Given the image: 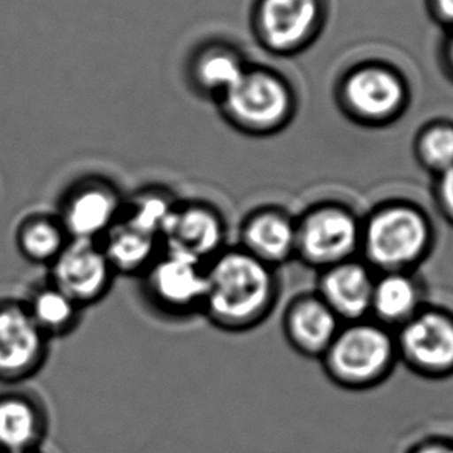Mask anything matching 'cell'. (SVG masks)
Instances as JSON below:
<instances>
[{
  "instance_id": "cell-28",
  "label": "cell",
  "mask_w": 453,
  "mask_h": 453,
  "mask_svg": "<svg viewBox=\"0 0 453 453\" xmlns=\"http://www.w3.org/2000/svg\"><path fill=\"white\" fill-rule=\"evenodd\" d=\"M30 453H42L41 450H36V452H30Z\"/></svg>"
},
{
  "instance_id": "cell-22",
  "label": "cell",
  "mask_w": 453,
  "mask_h": 453,
  "mask_svg": "<svg viewBox=\"0 0 453 453\" xmlns=\"http://www.w3.org/2000/svg\"><path fill=\"white\" fill-rule=\"evenodd\" d=\"M403 90L395 76L384 70H364L348 84V98L359 112L384 117L396 109Z\"/></svg>"
},
{
  "instance_id": "cell-3",
  "label": "cell",
  "mask_w": 453,
  "mask_h": 453,
  "mask_svg": "<svg viewBox=\"0 0 453 453\" xmlns=\"http://www.w3.org/2000/svg\"><path fill=\"white\" fill-rule=\"evenodd\" d=\"M205 265L183 253L162 249L139 277L146 303L170 319L201 315L207 286Z\"/></svg>"
},
{
  "instance_id": "cell-6",
  "label": "cell",
  "mask_w": 453,
  "mask_h": 453,
  "mask_svg": "<svg viewBox=\"0 0 453 453\" xmlns=\"http://www.w3.org/2000/svg\"><path fill=\"white\" fill-rule=\"evenodd\" d=\"M125 196L104 177H82L58 203L57 216L72 241H98L120 219Z\"/></svg>"
},
{
  "instance_id": "cell-26",
  "label": "cell",
  "mask_w": 453,
  "mask_h": 453,
  "mask_svg": "<svg viewBox=\"0 0 453 453\" xmlns=\"http://www.w3.org/2000/svg\"><path fill=\"white\" fill-rule=\"evenodd\" d=\"M413 453H453V444L447 441H434L418 447Z\"/></svg>"
},
{
  "instance_id": "cell-11",
  "label": "cell",
  "mask_w": 453,
  "mask_h": 453,
  "mask_svg": "<svg viewBox=\"0 0 453 453\" xmlns=\"http://www.w3.org/2000/svg\"><path fill=\"white\" fill-rule=\"evenodd\" d=\"M360 238L353 216L326 208L309 214L296 228V253L309 265L327 269L351 258L360 246Z\"/></svg>"
},
{
  "instance_id": "cell-9",
  "label": "cell",
  "mask_w": 453,
  "mask_h": 453,
  "mask_svg": "<svg viewBox=\"0 0 453 453\" xmlns=\"http://www.w3.org/2000/svg\"><path fill=\"white\" fill-rule=\"evenodd\" d=\"M288 103L281 81L265 72L247 69L216 104L230 125L246 131H265L283 119Z\"/></svg>"
},
{
  "instance_id": "cell-23",
  "label": "cell",
  "mask_w": 453,
  "mask_h": 453,
  "mask_svg": "<svg viewBox=\"0 0 453 453\" xmlns=\"http://www.w3.org/2000/svg\"><path fill=\"white\" fill-rule=\"evenodd\" d=\"M179 202L170 189L145 187L125 197L120 219L160 240L166 222ZM162 242V241H160Z\"/></svg>"
},
{
  "instance_id": "cell-10",
  "label": "cell",
  "mask_w": 453,
  "mask_h": 453,
  "mask_svg": "<svg viewBox=\"0 0 453 453\" xmlns=\"http://www.w3.org/2000/svg\"><path fill=\"white\" fill-rule=\"evenodd\" d=\"M396 349L416 372L444 376L453 372V317L440 311H418L403 323Z\"/></svg>"
},
{
  "instance_id": "cell-18",
  "label": "cell",
  "mask_w": 453,
  "mask_h": 453,
  "mask_svg": "<svg viewBox=\"0 0 453 453\" xmlns=\"http://www.w3.org/2000/svg\"><path fill=\"white\" fill-rule=\"evenodd\" d=\"M315 0H263L258 8L259 36L273 49L296 44L314 22Z\"/></svg>"
},
{
  "instance_id": "cell-12",
  "label": "cell",
  "mask_w": 453,
  "mask_h": 453,
  "mask_svg": "<svg viewBox=\"0 0 453 453\" xmlns=\"http://www.w3.org/2000/svg\"><path fill=\"white\" fill-rule=\"evenodd\" d=\"M49 428V411L39 397L22 390L0 393V453L41 450Z\"/></svg>"
},
{
  "instance_id": "cell-20",
  "label": "cell",
  "mask_w": 453,
  "mask_h": 453,
  "mask_svg": "<svg viewBox=\"0 0 453 453\" xmlns=\"http://www.w3.org/2000/svg\"><path fill=\"white\" fill-rule=\"evenodd\" d=\"M16 247L32 265L49 267L69 244L70 238L55 213H33L16 228Z\"/></svg>"
},
{
  "instance_id": "cell-5",
  "label": "cell",
  "mask_w": 453,
  "mask_h": 453,
  "mask_svg": "<svg viewBox=\"0 0 453 453\" xmlns=\"http://www.w3.org/2000/svg\"><path fill=\"white\" fill-rule=\"evenodd\" d=\"M50 343L24 300L0 298V384L18 385L35 378L49 360Z\"/></svg>"
},
{
  "instance_id": "cell-7",
  "label": "cell",
  "mask_w": 453,
  "mask_h": 453,
  "mask_svg": "<svg viewBox=\"0 0 453 453\" xmlns=\"http://www.w3.org/2000/svg\"><path fill=\"white\" fill-rule=\"evenodd\" d=\"M49 269V280L82 309L103 302L117 273L96 241H70Z\"/></svg>"
},
{
  "instance_id": "cell-1",
  "label": "cell",
  "mask_w": 453,
  "mask_h": 453,
  "mask_svg": "<svg viewBox=\"0 0 453 453\" xmlns=\"http://www.w3.org/2000/svg\"><path fill=\"white\" fill-rule=\"evenodd\" d=\"M202 314L226 333H242L269 315L277 298L273 267L242 250L226 246L205 265Z\"/></svg>"
},
{
  "instance_id": "cell-14",
  "label": "cell",
  "mask_w": 453,
  "mask_h": 453,
  "mask_svg": "<svg viewBox=\"0 0 453 453\" xmlns=\"http://www.w3.org/2000/svg\"><path fill=\"white\" fill-rule=\"evenodd\" d=\"M374 281L366 265L348 259L323 269L319 296L339 319L359 320L372 309Z\"/></svg>"
},
{
  "instance_id": "cell-8",
  "label": "cell",
  "mask_w": 453,
  "mask_h": 453,
  "mask_svg": "<svg viewBox=\"0 0 453 453\" xmlns=\"http://www.w3.org/2000/svg\"><path fill=\"white\" fill-rule=\"evenodd\" d=\"M160 241L162 249L183 253L207 265L226 247V218L210 202L179 201Z\"/></svg>"
},
{
  "instance_id": "cell-24",
  "label": "cell",
  "mask_w": 453,
  "mask_h": 453,
  "mask_svg": "<svg viewBox=\"0 0 453 453\" xmlns=\"http://www.w3.org/2000/svg\"><path fill=\"white\" fill-rule=\"evenodd\" d=\"M422 150L430 164L440 168L453 166V131L440 127L428 133L422 143Z\"/></svg>"
},
{
  "instance_id": "cell-27",
  "label": "cell",
  "mask_w": 453,
  "mask_h": 453,
  "mask_svg": "<svg viewBox=\"0 0 453 453\" xmlns=\"http://www.w3.org/2000/svg\"><path fill=\"white\" fill-rule=\"evenodd\" d=\"M442 13L453 19V0H438Z\"/></svg>"
},
{
  "instance_id": "cell-19",
  "label": "cell",
  "mask_w": 453,
  "mask_h": 453,
  "mask_svg": "<svg viewBox=\"0 0 453 453\" xmlns=\"http://www.w3.org/2000/svg\"><path fill=\"white\" fill-rule=\"evenodd\" d=\"M24 303L33 321L50 340L67 337L81 325L84 309L49 278L35 284Z\"/></svg>"
},
{
  "instance_id": "cell-21",
  "label": "cell",
  "mask_w": 453,
  "mask_h": 453,
  "mask_svg": "<svg viewBox=\"0 0 453 453\" xmlns=\"http://www.w3.org/2000/svg\"><path fill=\"white\" fill-rule=\"evenodd\" d=\"M419 289L413 278L403 272H387L374 281L372 296V312L387 325H401L419 311Z\"/></svg>"
},
{
  "instance_id": "cell-2",
  "label": "cell",
  "mask_w": 453,
  "mask_h": 453,
  "mask_svg": "<svg viewBox=\"0 0 453 453\" xmlns=\"http://www.w3.org/2000/svg\"><path fill=\"white\" fill-rule=\"evenodd\" d=\"M396 353V343L384 327L354 323L340 329L323 357L334 380L351 388H364L387 376Z\"/></svg>"
},
{
  "instance_id": "cell-13",
  "label": "cell",
  "mask_w": 453,
  "mask_h": 453,
  "mask_svg": "<svg viewBox=\"0 0 453 453\" xmlns=\"http://www.w3.org/2000/svg\"><path fill=\"white\" fill-rule=\"evenodd\" d=\"M247 67L240 53L220 41H205L189 53L185 80L202 100L218 101L240 81Z\"/></svg>"
},
{
  "instance_id": "cell-15",
  "label": "cell",
  "mask_w": 453,
  "mask_h": 453,
  "mask_svg": "<svg viewBox=\"0 0 453 453\" xmlns=\"http://www.w3.org/2000/svg\"><path fill=\"white\" fill-rule=\"evenodd\" d=\"M238 247L275 267L296 253V226L284 214L272 210L257 211L242 222Z\"/></svg>"
},
{
  "instance_id": "cell-16",
  "label": "cell",
  "mask_w": 453,
  "mask_h": 453,
  "mask_svg": "<svg viewBox=\"0 0 453 453\" xmlns=\"http://www.w3.org/2000/svg\"><path fill=\"white\" fill-rule=\"evenodd\" d=\"M339 320L320 296H306L290 304L284 329L290 343L300 353L325 356L339 334Z\"/></svg>"
},
{
  "instance_id": "cell-17",
  "label": "cell",
  "mask_w": 453,
  "mask_h": 453,
  "mask_svg": "<svg viewBox=\"0 0 453 453\" xmlns=\"http://www.w3.org/2000/svg\"><path fill=\"white\" fill-rule=\"evenodd\" d=\"M98 242L117 277H140L162 252L158 238L121 219Z\"/></svg>"
},
{
  "instance_id": "cell-25",
  "label": "cell",
  "mask_w": 453,
  "mask_h": 453,
  "mask_svg": "<svg viewBox=\"0 0 453 453\" xmlns=\"http://www.w3.org/2000/svg\"><path fill=\"white\" fill-rule=\"evenodd\" d=\"M441 196H442V201H444L447 211L450 213V216H453V166L447 170L446 176L442 179Z\"/></svg>"
},
{
  "instance_id": "cell-4",
  "label": "cell",
  "mask_w": 453,
  "mask_h": 453,
  "mask_svg": "<svg viewBox=\"0 0 453 453\" xmlns=\"http://www.w3.org/2000/svg\"><path fill=\"white\" fill-rule=\"evenodd\" d=\"M430 242L427 222L407 207L387 208L376 214L360 238L366 258L387 272H403L419 263Z\"/></svg>"
}]
</instances>
